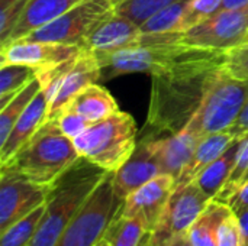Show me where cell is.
Listing matches in <instances>:
<instances>
[{"label":"cell","mask_w":248,"mask_h":246,"mask_svg":"<svg viewBox=\"0 0 248 246\" xmlns=\"http://www.w3.org/2000/svg\"><path fill=\"white\" fill-rule=\"evenodd\" d=\"M244 43H248V33L247 36H246V39H244Z\"/></svg>","instance_id":"42"},{"label":"cell","mask_w":248,"mask_h":246,"mask_svg":"<svg viewBox=\"0 0 248 246\" xmlns=\"http://www.w3.org/2000/svg\"><path fill=\"white\" fill-rule=\"evenodd\" d=\"M96 246H110V244L108 242V239H106V238H103V239H102V241H100V242H99Z\"/></svg>","instance_id":"40"},{"label":"cell","mask_w":248,"mask_h":246,"mask_svg":"<svg viewBox=\"0 0 248 246\" xmlns=\"http://www.w3.org/2000/svg\"><path fill=\"white\" fill-rule=\"evenodd\" d=\"M225 204L231 209L234 215H240L248 209V181L243 183L235 193L225 202Z\"/></svg>","instance_id":"35"},{"label":"cell","mask_w":248,"mask_h":246,"mask_svg":"<svg viewBox=\"0 0 248 246\" xmlns=\"http://www.w3.org/2000/svg\"><path fill=\"white\" fill-rule=\"evenodd\" d=\"M113 12L115 0H84L23 39L77 45L84 49L90 33Z\"/></svg>","instance_id":"7"},{"label":"cell","mask_w":248,"mask_h":246,"mask_svg":"<svg viewBox=\"0 0 248 246\" xmlns=\"http://www.w3.org/2000/svg\"><path fill=\"white\" fill-rule=\"evenodd\" d=\"M148 236L150 232L142 219L125 216H116L105 235L110 246H141Z\"/></svg>","instance_id":"26"},{"label":"cell","mask_w":248,"mask_h":246,"mask_svg":"<svg viewBox=\"0 0 248 246\" xmlns=\"http://www.w3.org/2000/svg\"><path fill=\"white\" fill-rule=\"evenodd\" d=\"M35 77L38 70L25 64L0 65V109L20 93Z\"/></svg>","instance_id":"25"},{"label":"cell","mask_w":248,"mask_h":246,"mask_svg":"<svg viewBox=\"0 0 248 246\" xmlns=\"http://www.w3.org/2000/svg\"><path fill=\"white\" fill-rule=\"evenodd\" d=\"M49 187L35 184L1 167L0 171V232L42 206Z\"/></svg>","instance_id":"12"},{"label":"cell","mask_w":248,"mask_h":246,"mask_svg":"<svg viewBox=\"0 0 248 246\" xmlns=\"http://www.w3.org/2000/svg\"><path fill=\"white\" fill-rule=\"evenodd\" d=\"M240 145H241V136L237 138L225 149V152L221 157H218L211 165H208L195 180L196 184L201 187V190L212 200L219 194V191L225 187L227 181L230 180L234 167L237 164Z\"/></svg>","instance_id":"22"},{"label":"cell","mask_w":248,"mask_h":246,"mask_svg":"<svg viewBox=\"0 0 248 246\" xmlns=\"http://www.w3.org/2000/svg\"><path fill=\"white\" fill-rule=\"evenodd\" d=\"M248 173V132L246 135L241 136V145H240V151H238V158H237V164L234 167V171L230 177V180L227 181L225 187L219 191V194L214 199L217 202L225 203L234 193L235 190L240 187L243 178L246 177Z\"/></svg>","instance_id":"31"},{"label":"cell","mask_w":248,"mask_h":246,"mask_svg":"<svg viewBox=\"0 0 248 246\" xmlns=\"http://www.w3.org/2000/svg\"><path fill=\"white\" fill-rule=\"evenodd\" d=\"M230 207L225 203L212 200L187 232L192 244L195 246H218L217 245L218 225Z\"/></svg>","instance_id":"23"},{"label":"cell","mask_w":248,"mask_h":246,"mask_svg":"<svg viewBox=\"0 0 248 246\" xmlns=\"http://www.w3.org/2000/svg\"><path fill=\"white\" fill-rule=\"evenodd\" d=\"M134 117L118 112L90 125L73 142L80 157L89 159L108 173L118 171L134 154L138 141Z\"/></svg>","instance_id":"4"},{"label":"cell","mask_w":248,"mask_h":246,"mask_svg":"<svg viewBox=\"0 0 248 246\" xmlns=\"http://www.w3.org/2000/svg\"><path fill=\"white\" fill-rule=\"evenodd\" d=\"M248 100V81L230 75L224 67L214 78L199 109L185 126L199 139L231 129Z\"/></svg>","instance_id":"5"},{"label":"cell","mask_w":248,"mask_h":246,"mask_svg":"<svg viewBox=\"0 0 248 246\" xmlns=\"http://www.w3.org/2000/svg\"><path fill=\"white\" fill-rule=\"evenodd\" d=\"M81 1L84 0H28L23 14L6 43L26 38L33 30L51 23Z\"/></svg>","instance_id":"19"},{"label":"cell","mask_w":248,"mask_h":246,"mask_svg":"<svg viewBox=\"0 0 248 246\" xmlns=\"http://www.w3.org/2000/svg\"><path fill=\"white\" fill-rule=\"evenodd\" d=\"M108 171L80 157L48 188L45 212L29 246H55Z\"/></svg>","instance_id":"2"},{"label":"cell","mask_w":248,"mask_h":246,"mask_svg":"<svg viewBox=\"0 0 248 246\" xmlns=\"http://www.w3.org/2000/svg\"><path fill=\"white\" fill-rule=\"evenodd\" d=\"M45 212V203L28 216L15 222L6 231L0 232V246H29Z\"/></svg>","instance_id":"27"},{"label":"cell","mask_w":248,"mask_h":246,"mask_svg":"<svg viewBox=\"0 0 248 246\" xmlns=\"http://www.w3.org/2000/svg\"><path fill=\"white\" fill-rule=\"evenodd\" d=\"M164 246H195L192 244V241H190V236H189V233L186 232V233H180V235H177V236H174L167 245Z\"/></svg>","instance_id":"38"},{"label":"cell","mask_w":248,"mask_h":246,"mask_svg":"<svg viewBox=\"0 0 248 246\" xmlns=\"http://www.w3.org/2000/svg\"><path fill=\"white\" fill-rule=\"evenodd\" d=\"M0 48V65L25 64L36 68L38 71H44L60 65L68 59H73L78 57L83 51V48L77 45L28 39H19L1 45Z\"/></svg>","instance_id":"14"},{"label":"cell","mask_w":248,"mask_h":246,"mask_svg":"<svg viewBox=\"0 0 248 246\" xmlns=\"http://www.w3.org/2000/svg\"><path fill=\"white\" fill-rule=\"evenodd\" d=\"M237 139V136H234L231 132H218V133H212L208 135L205 138H202L192 155V158L189 159V162L185 165L183 171L180 173V175L176 180V187H183L189 183H193L199 174L208 167L211 165L218 157H221L225 149Z\"/></svg>","instance_id":"20"},{"label":"cell","mask_w":248,"mask_h":246,"mask_svg":"<svg viewBox=\"0 0 248 246\" xmlns=\"http://www.w3.org/2000/svg\"><path fill=\"white\" fill-rule=\"evenodd\" d=\"M217 245L218 246H240V226L238 217L231 212L222 217L217 231Z\"/></svg>","instance_id":"33"},{"label":"cell","mask_w":248,"mask_h":246,"mask_svg":"<svg viewBox=\"0 0 248 246\" xmlns=\"http://www.w3.org/2000/svg\"><path fill=\"white\" fill-rule=\"evenodd\" d=\"M58 125V128L61 129V132L68 136L70 139H76L78 135H81L90 125H93L92 122H89L86 117H83L78 113L70 112V110H64L61 112L55 119H54Z\"/></svg>","instance_id":"34"},{"label":"cell","mask_w":248,"mask_h":246,"mask_svg":"<svg viewBox=\"0 0 248 246\" xmlns=\"http://www.w3.org/2000/svg\"><path fill=\"white\" fill-rule=\"evenodd\" d=\"M222 3L224 0H189L180 25V32H186L218 13L222 9Z\"/></svg>","instance_id":"30"},{"label":"cell","mask_w":248,"mask_h":246,"mask_svg":"<svg viewBox=\"0 0 248 246\" xmlns=\"http://www.w3.org/2000/svg\"><path fill=\"white\" fill-rule=\"evenodd\" d=\"M183 0H115V12L135 23H144L157 10Z\"/></svg>","instance_id":"29"},{"label":"cell","mask_w":248,"mask_h":246,"mask_svg":"<svg viewBox=\"0 0 248 246\" xmlns=\"http://www.w3.org/2000/svg\"><path fill=\"white\" fill-rule=\"evenodd\" d=\"M228 132H231L237 138L246 135L248 132V100L246 101V104H244L240 116L237 117V120L234 122V125L231 126V129Z\"/></svg>","instance_id":"36"},{"label":"cell","mask_w":248,"mask_h":246,"mask_svg":"<svg viewBox=\"0 0 248 246\" xmlns=\"http://www.w3.org/2000/svg\"><path fill=\"white\" fill-rule=\"evenodd\" d=\"M211 202L212 199L201 190L196 181L176 187L157 226L147 239V246H164L174 236L189 232Z\"/></svg>","instance_id":"9"},{"label":"cell","mask_w":248,"mask_h":246,"mask_svg":"<svg viewBox=\"0 0 248 246\" xmlns=\"http://www.w3.org/2000/svg\"><path fill=\"white\" fill-rule=\"evenodd\" d=\"M187 3L189 0H183V1H177V3L169 4L157 10L144 23L140 25L141 30L151 32V33L180 32V25H182Z\"/></svg>","instance_id":"28"},{"label":"cell","mask_w":248,"mask_h":246,"mask_svg":"<svg viewBox=\"0 0 248 246\" xmlns=\"http://www.w3.org/2000/svg\"><path fill=\"white\" fill-rule=\"evenodd\" d=\"M246 181H248V173H247V174H246V177L243 178V181H241V184H243V183H246ZM241 184H240V186H241Z\"/></svg>","instance_id":"41"},{"label":"cell","mask_w":248,"mask_h":246,"mask_svg":"<svg viewBox=\"0 0 248 246\" xmlns=\"http://www.w3.org/2000/svg\"><path fill=\"white\" fill-rule=\"evenodd\" d=\"M240 226V246H248V209L237 215Z\"/></svg>","instance_id":"37"},{"label":"cell","mask_w":248,"mask_h":246,"mask_svg":"<svg viewBox=\"0 0 248 246\" xmlns=\"http://www.w3.org/2000/svg\"><path fill=\"white\" fill-rule=\"evenodd\" d=\"M246 6H248V0H224L222 3V9H240Z\"/></svg>","instance_id":"39"},{"label":"cell","mask_w":248,"mask_h":246,"mask_svg":"<svg viewBox=\"0 0 248 246\" xmlns=\"http://www.w3.org/2000/svg\"><path fill=\"white\" fill-rule=\"evenodd\" d=\"M193 46L183 43L153 45L122 49L116 52H94L102 68V77L112 78L122 74L147 72L155 75L186 57Z\"/></svg>","instance_id":"8"},{"label":"cell","mask_w":248,"mask_h":246,"mask_svg":"<svg viewBox=\"0 0 248 246\" xmlns=\"http://www.w3.org/2000/svg\"><path fill=\"white\" fill-rule=\"evenodd\" d=\"M42 90V83L35 77L20 93H17L1 110H0V146L6 142L13 126L23 115L33 97Z\"/></svg>","instance_id":"24"},{"label":"cell","mask_w":248,"mask_h":246,"mask_svg":"<svg viewBox=\"0 0 248 246\" xmlns=\"http://www.w3.org/2000/svg\"><path fill=\"white\" fill-rule=\"evenodd\" d=\"M199 141L201 139L186 128L173 135L150 139L161 174H169L177 180L185 165L192 158Z\"/></svg>","instance_id":"17"},{"label":"cell","mask_w":248,"mask_h":246,"mask_svg":"<svg viewBox=\"0 0 248 246\" xmlns=\"http://www.w3.org/2000/svg\"><path fill=\"white\" fill-rule=\"evenodd\" d=\"M78 158L73 139L61 132L54 119H49L1 167L35 184L49 187Z\"/></svg>","instance_id":"3"},{"label":"cell","mask_w":248,"mask_h":246,"mask_svg":"<svg viewBox=\"0 0 248 246\" xmlns=\"http://www.w3.org/2000/svg\"><path fill=\"white\" fill-rule=\"evenodd\" d=\"M122 203L113 188V173H108L55 246H96L116 219Z\"/></svg>","instance_id":"6"},{"label":"cell","mask_w":248,"mask_h":246,"mask_svg":"<svg viewBox=\"0 0 248 246\" xmlns=\"http://www.w3.org/2000/svg\"><path fill=\"white\" fill-rule=\"evenodd\" d=\"M100 78L102 68L96 54L90 49H83L74 64L64 74L42 87L51 101L48 120L55 119L81 90L90 84H96Z\"/></svg>","instance_id":"13"},{"label":"cell","mask_w":248,"mask_h":246,"mask_svg":"<svg viewBox=\"0 0 248 246\" xmlns=\"http://www.w3.org/2000/svg\"><path fill=\"white\" fill-rule=\"evenodd\" d=\"M49 104V99L41 90L19 117L6 142L0 146V164H6L48 120Z\"/></svg>","instance_id":"18"},{"label":"cell","mask_w":248,"mask_h":246,"mask_svg":"<svg viewBox=\"0 0 248 246\" xmlns=\"http://www.w3.org/2000/svg\"><path fill=\"white\" fill-rule=\"evenodd\" d=\"M64 110L78 113L89 122L96 123L118 113L119 107L116 104V100L106 88L100 87L99 84H90L89 87L81 90L67 104Z\"/></svg>","instance_id":"21"},{"label":"cell","mask_w":248,"mask_h":246,"mask_svg":"<svg viewBox=\"0 0 248 246\" xmlns=\"http://www.w3.org/2000/svg\"><path fill=\"white\" fill-rule=\"evenodd\" d=\"M161 174L150 139L141 138L129 159L113 173V188L124 202L134 191Z\"/></svg>","instance_id":"16"},{"label":"cell","mask_w":248,"mask_h":246,"mask_svg":"<svg viewBox=\"0 0 248 246\" xmlns=\"http://www.w3.org/2000/svg\"><path fill=\"white\" fill-rule=\"evenodd\" d=\"M224 70L238 80L248 81V43L224 51Z\"/></svg>","instance_id":"32"},{"label":"cell","mask_w":248,"mask_h":246,"mask_svg":"<svg viewBox=\"0 0 248 246\" xmlns=\"http://www.w3.org/2000/svg\"><path fill=\"white\" fill-rule=\"evenodd\" d=\"M174 188L176 178L169 174H160L128 196L124 200L118 216L142 219L151 233L157 226Z\"/></svg>","instance_id":"15"},{"label":"cell","mask_w":248,"mask_h":246,"mask_svg":"<svg viewBox=\"0 0 248 246\" xmlns=\"http://www.w3.org/2000/svg\"><path fill=\"white\" fill-rule=\"evenodd\" d=\"M224 65V51L192 48L166 71L153 75L142 138L155 139L182 130L199 109Z\"/></svg>","instance_id":"1"},{"label":"cell","mask_w":248,"mask_h":246,"mask_svg":"<svg viewBox=\"0 0 248 246\" xmlns=\"http://www.w3.org/2000/svg\"><path fill=\"white\" fill-rule=\"evenodd\" d=\"M176 32H142L141 26L116 12L106 17L87 38L84 49L93 52H116L138 46L170 45L177 41Z\"/></svg>","instance_id":"10"},{"label":"cell","mask_w":248,"mask_h":246,"mask_svg":"<svg viewBox=\"0 0 248 246\" xmlns=\"http://www.w3.org/2000/svg\"><path fill=\"white\" fill-rule=\"evenodd\" d=\"M248 33V6L222 9L202 23L183 32L182 43L193 48L227 51L244 43Z\"/></svg>","instance_id":"11"}]
</instances>
